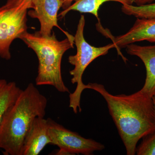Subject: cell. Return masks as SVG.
I'll list each match as a JSON object with an SVG mask.
<instances>
[{
  "label": "cell",
  "mask_w": 155,
  "mask_h": 155,
  "mask_svg": "<svg viewBox=\"0 0 155 155\" xmlns=\"http://www.w3.org/2000/svg\"><path fill=\"white\" fill-rule=\"evenodd\" d=\"M34 8L28 12L29 17L37 19L40 23L39 33L44 36H49L52 33L53 28L57 27L67 37L72 35L63 30L58 24V12L62 8L60 0H32Z\"/></svg>",
  "instance_id": "7"
},
{
  "label": "cell",
  "mask_w": 155,
  "mask_h": 155,
  "mask_svg": "<svg viewBox=\"0 0 155 155\" xmlns=\"http://www.w3.org/2000/svg\"><path fill=\"white\" fill-rule=\"evenodd\" d=\"M85 87L99 93L105 100L127 155H135L138 142L155 131L153 97L140 90L130 95L112 94L102 84L96 83L85 84Z\"/></svg>",
  "instance_id": "1"
},
{
  "label": "cell",
  "mask_w": 155,
  "mask_h": 155,
  "mask_svg": "<svg viewBox=\"0 0 155 155\" xmlns=\"http://www.w3.org/2000/svg\"><path fill=\"white\" fill-rule=\"evenodd\" d=\"M153 101L154 103V106L155 114V95L153 97Z\"/></svg>",
  "instance_id": "17"
},
{
  "label": "cell",
  "mask_w": 155,
  "mask_h": 155,
  "mask_svg": "<svg viewBox=\"0 0 155 155\" xmlns=\"http://www.w3.org/2000/svg\"><path fill=\"white\" fill-rule=\"evenodd\" d=\"M33 8L32 0H8L0 7V58L11 60V44L27 31L28 10Z\"/></svg>",
  "instance_id": "5"
},
{
  "label": "cell",
  "mask_w": 155,
  "mask_h": 155,
  "mask_svg": "<svg viewBox=\"0 0 155 155\" xmlns=\"http://www.w3.org/2000/svg\"><path fill=\"white\" fill-rule=\"evenodd\" d=\"M121 10L124 14L137 18L155 19V3L143 5H122Z\"/></svg>",
  "instance_id": "13"
},
{
  "label": "cell",
  "mask_w": 155,
  "mask_h": 155,
  "mask_svg": "<svg viewBox=\"0 0 155 155\" xmlns=\"http://www.w3.org/2000/svg\"><path fill=\"white\" fill-rule=\"evenodd\" d=\"M19 39L36 54L38 61L37 85L52 86L60 92L69 93L65 85L61 73V61L64 53L74 48V36L58 40L53 32L49 36H44L36 31H26Z\"/></svg>",
  "instance_id": "3"
},
{
  "label": "cell",
  "mask_w": 155,
  "mask_h": 155,
  "mask_svg": "<svg viewBox=\"0 0 155 155\" xmlns=\"http://www.w3.org/2000/svg\"><path fill=\"white\" fill-rule=\"evenodd\" d=\"M155 0H135V3L137 6L143 5L151 4Z\"/></svg>",
  "instance_id": "15"
},
{
  "label": "cell",
  "mask_w": 155,
  "mask_h": 155,
  "mask_svg": "<svg viewBox=\"0 0 155 155\" xmlns=\"http://www.w3.org/2000/svg\"><path fill=\"white\" fill-rule=\"evenodd\" d=\"M21 91L14 81L0 79V125L6 112L15 102Z\"/></svg>",
  "instance_id": "12"
},
{
  "label": "cell",
  "mask_w": 155,
  "mask_h": 155,
  "mask_svg": "<svg viewBox=\"0 0 155 155\" xmlns=\"http://www.w3.org/2000/svg\"><path fill=\"white\" fill-rule=\"evenodd\" d=\"M48 119L35 118L31 125L22 146V155H38L46 146L51 144Z\"/></svg>",
  "instance_id": "8"
},
{
  "label": "cell",
  "mask_w": 155,
  "mask_h": 155,
  "mask_svg": "<svg viewBox=\"0 0 155 155\" xmlns=\"http://www.w3.org/2000/svg\"><path fill=\"white\" fill-rule=\"evenodd\" d=\"M51 144L60 148L57 155L92 154L104 149V145L91 139L84 138L68 130L51 119H47Z\"/></svg>",
  "instance_id": "6"
},
{
  "label": "cell",
  "mask_w": 155,
  "mask_h": 155,
  "mask_svg": "<svg viewBox=\"0 0 155 155\" xmlns=\"http://www.w3.org/2000/svg\"><path fill=\"white\" fill-rule=\"evenodd\" d=\"M108 2H118L122 5H133L135 0H75V2L58 14V17L62 19L69 12L73 11L91 14L99 20V9L104 3Z\"/></svg>",
  "instance_id": "11"
},
{
  "label": "cell",
  "mask_w": 155,
  "mask_h": 155,
  "mask_svg": "<svg viewBox=\"0 0 155 155\" xmlns=\"http://www.w3.org/2000/svg\"><path fill=\"white\" fill-rule=\"evenodd\" d=\"M48 100L33 83L21 91L0 125V150L5 155H22L24 139L35 118L44 117Z\"/></svg>",
  "instance_id": "2"
},
{
  "label": "cell",
  "mask_w": 155,
  "mask_h": 155,
  "mask_svg": "<svg viewBox=\"0 0 155 155\" xmlns=\"http://www.w3.org/2000/svg\"><path fill=\"white\" fill-rule=\"evenodd\" d=\"M84 16L81 15L78 25L77 30L74 36V44L77 48V53L75 55L69 56L68 61L74 66V68L69 72L72 75L71 82L77 84L76 89L69 95V107L75 114L78 110L81 112V97L82 92L85 89V84L82 81V75L87 67L92 61L101 56L107 54L109 50L116 48L114 44L111 43L105 46L96 47L93 46L85 40L84 36L85 26Z\"/></svg>",
  "instance_id": "4"
},
{
  "label": "cell",
  "mask_w": 155,
  "mask_h": 155,
  "mask_svg": "<svg viewBox=\"0 0 155 155\" xmlns=\"http://www.w3.org/2000/svg\"><path fill=\"white\" fill-rule=\"evenodd\" d=\"M137 147L136 154L137 155H155V131L147 134Z\"/></svg>",
  "instance_id": "14"
},
{
  "label": "cell",
  "mask_w": 155,
  "mask_h": 155,
  "mask_svg": "<svg viewBox=\"0 0 155 155\" xmlns=\"http://www.w3.org/2000/svg\"><path fill=\"white\" fill-rule=\"evenodd\" d=\"M62 3V8L64 10H65L69 6L72 5V2L75 1V0H60Z\"/></svg>",
  "instance_id": "16"
},
{
  "label": "cell",
  "mask_w": 155,
  "mask_h": 155,
  "mask_svg": "<svg viewBox=\"0 0 155 155\" xmlns=\"http://www.w3.org/2000/svg\"><path fill=\"white\" fill-rule=\"evenodd\" d=\"M126 48L127 54L138 57L144 64L146 78L140 90L153 97L155 95V45L140 46L131 44Z\"/></svg>",
  "instance_id": "10"
},
{
  "label": "cell",
  "mask_w": 155,
  "mask_h": 155,
  "mask_svg": "<svg viewBox=\"0 0 155 155\" xmlns=\"http://www.w3.org/2000/svg\"><path fill=\"white\" fill-rule=\"evenodd\" d=\"M147 41L155 42V19L137 18L126 33L113 38L116 48H126L136 42Z\"/></svg>",
  "instance_id": "9"
}]
</instances>
